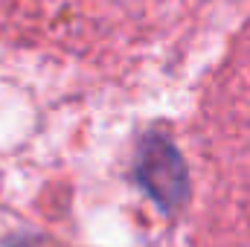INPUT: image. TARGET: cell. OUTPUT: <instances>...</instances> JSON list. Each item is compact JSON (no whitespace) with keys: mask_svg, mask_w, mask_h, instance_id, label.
I'll return each instance as SVG.
<instances>
[{"mask_svg":"<svg viewBox=\"0 0 250 247\" xmlns=\"http://www.w3.org/2000/svg\"><path fill=\"white\" fill-rule=\"evenodd\" d=\"M140 181L151 192L157 204L175 209L187 198V169L172 143L160 137H148L140 151Z\"/></svg>","mask_w":250,"mask_h":247,"instance_id":"obj_1","label":"cell"}]
</instances>
